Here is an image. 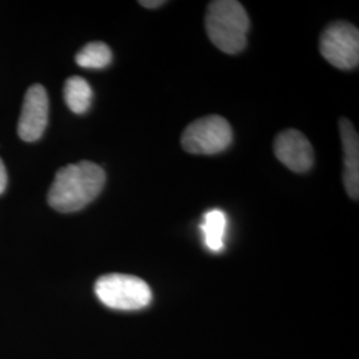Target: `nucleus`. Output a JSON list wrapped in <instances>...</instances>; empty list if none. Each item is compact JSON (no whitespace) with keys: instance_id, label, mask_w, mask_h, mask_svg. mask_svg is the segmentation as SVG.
Masks as SVG:
<instances>
[{"instance_id":"obj_1","label":"nucleus","mask_w":359,"mask_h":359,"mask_svg":"<svg viewBox=\"0 0 359 359\" xmlns=\"http://www.w3.org/2000/svg\"><path fill=\"white\" fill-rule=\"evenodd\" d=\"M105 184V172L90 161L60 168L48 192V204L57 212L72 213L92 203Z\"/></svg>"},{"instance_id":"obj_2","label":"nucleus","mask_w":359,"mask_h":359,"mask_svg":"<svg viewBox=\"0 0 359 359\" xmlns=\"http://www.w3.org/2000/svg\"><path fill=\"white\" fill-rule=\"evenodd\" d=\"M249 16L243 4L236 0H215L208 6L206 34L219 51L234 55L248 43Z\"/></svg>"},{"instance_id":"obj_3","label":"nucleus","mask_w":359,"mask_h":359,"mask_svg":"<svg viewBox=\"0 0 359 359\" xmlns=\"http://www.w3.org/2000/svg\"><path fill=\"white\" fill-rule=\"evenodd\" d=\"M95 293L105 306L115 310H140L152 301V290L142 278L128 274H107L95 283Z\"/></svg>"},{"instance_id":"obj_4","label":"nucleus","mask_w":359,"mask_h":359,"mask_svg":"<svg viewBox=\"0 0 359 359\" xmlns=\"http://www.w3.org/2000/svg\"><path fill=\"white\" fill-rule=\"evenodd\" d=\"M233 140L228 120L217 115L205 116L192 121L181 136V147L192 154H217L224 152Z\"/></svg>"},{"instance_id":"obj_5","label":"nucleus","mask_w":359,"mask_h":359,"mask_svg":"<svg viewBox=\"0 0 359 359\" xmlns=\"http://www.w3.org/2000/svg\"><path fill=\"white\" fill-rule=\"evenodd\" d=\"M321 55L338 69H353L359 65L358 28L347 22L326 27L320 40Z\"/></svg>"},{"instance_id":"obj_6","label":"nucleus","mask_w":359,"mask_h":359,"mask_svg":"<svg viewBox=\"0 0 359 359\" xmlns=\"http://www.w3.org/2000/svg\"><path fill=\"white\" fill-rule=\"evenodd\" d=\"M48 108L46 88L40 84L29 87L25 96L18 124V133L22 140L34 142L43 136L48 123Z\"/></svg>"},{"instance_id":"obj_7","label":"nucleus","mask_w":359,"mask_h":359,"mask_svg":"<svg viewBox=\"0 0 359 359\" xmlns=\"http://www.w3.org/2000/svg\"><path fill=\"white\" fill-rule=\"evenodd\" d=\"M276 157L295 173H305L314 163L313 147L306 136L295 129H286L274 140Z\"/></svg>"},{"instance_id":"obj_8","label":"nucleus","mask_w":359,"mask_h":359,"mask_svg":"<svg viewBox=\"0 0 359 359\" xmlns=\"http://www.w3.org/2000/svg\"><path fill=\"white\" fill-rule=\"evenodd\" d=\"M339 135L344 149V182L350 198L359 197V137L350 120L341 118Z\"/></svg>"},{"instance_id":"obj_9","label":"nucleus","mask_w":359,"mask_h":359,"mask_svg":"<svg viewBox=\"0 0 359 359\" xmlns=\"http://www.w3.org/2000/svg\"><path fill=\"white\" fill-rule=\"evenodd\" d=\"M200 229L203 231L204 244L210 252L219 253L225 249L228 216L224 210L217 208L208 210L203 217Z\"/></svg>"},{"instance_id":"obj_10","label":"nucleus","mask_w":359,"mask_h":359,"mask_svg":"<svg viewBox=\"0 0 359 359\" xmlns=\"http://www.w3.org/2000/svg\"><path fill=\"white\" fill-rule=\"evenodd\" d=\"M92 99L93 92L86 79L80 76L67 79L65 84V100L74 114H86L90 109Z\"/></svg>"},{"instance_id":"obj_11","label":"nucleus","mask_w":359,"mask_h":359,"mask_svg":"<svg viewBox=\"0 0 359 359\" xmlns=\"http://www.w3.org/2000/svg\"><path fill=\"white\" fill-rule=\"evenodd\" d=\"M112 51L102 41H92L84 46L76 55L77 65L88 69H103L111 65Z\"/></svg>"},{"instance_id":"obj_12","label":"nucleus","mask_w":359,"mask_h":359,"mask_svg":"<svg viewBox=\"0 0 359 359\" xmlns=\"http://www.w3.org/2000/svg\"><path fill=\"white\" fill-rule=\"evenodd\" d=\"M6 187H7V170H6L3 161L0 160V194L4 192Z\"/></svg>"},{"instance_id":"obj_13","label":"nucleus","mask_w":359,"mask_h":359,"mask_svg":"<svg viewBox=\"0 0 359 359\" xmlns=\"http://www.w3.org/2000/svg\"><path fill=\"white\" fill-rule=\"evenodd\" d=\"M142 7L145 8H157V7H161L165 4L164 0H142L140 1Z\"/></svg>"}]
</instances>
